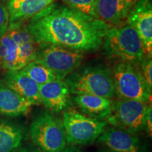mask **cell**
<instances>
[{"label":"cell","mask_w":152,"mask_h":152,"mask_svg":"<svg viewBox=\"0 0 152 152\" xmlns=\"http://www.w3.org/2000/svg\"><path fill=\"white\" fill-rule=\"evenodd\" d=\"M71 100L81 113L102 121L109 115L113 101L94 94H75Z\"/></svg>","instance_id":"obj_15"},{"label":"cell","mask_w":152,"mask_h":152,"mask_svg":"<svg viewBox=\"0 0 152 152\" xmlns=\"http://www.w3.org/2000/svg\"><path fill=\"white\" fill-rule=\"evenodd\" d=\"M102 47L109 58L131 63L138 67L146 57L140 36L127 22L111 26L106 32Z\"/></svg>","instance_id":"obj_2"},{"label":"cell","mask_w":152,"mask_h":152,"mask_svg":"<svg viewBox=\"0 0 152 152\" xmlns=\"http://www.w3.org/2000/svg\"><path fill=\"white\" fill-rule=\"evenodd\" d=\"M61 120L66 142L72 146L94 143L108 125L105 121L91 118L71 107L64 110Z\"/></svg>","instance_id":"obj_5"},{"label":"cell","mask_w":152,"mask_h":152,"mask_svg":"<svg viewBox=\"0 0 152 152\" xmlns=\"http://www.w3.org/2000/svg\"><path fill=\"white\" fill-rule=\"evenodd\" d=\"M67 7L94 18L97 0H62Z\"/></svg>","instance_id":"obj_19"},{"label":"cell","mask_w":152,"mask_h":152,"mask_svg":"<svg viewBox=\"0 0 152 152\" xmlns=\"http://www.w3.org/2000/svg\"><path fill=\"white\" fill-rule=\"evenodd\" d=\"M39 96L42 104L51 112L59 113L71 106V92L64 80H55L39 85Z\"/></svg>","instance_id":"obj_11"},{"label":"cell","mask_w":152,"mask_h":152,"mask_svg":"<svg viewBox=\"0 0 152 152\" xmlns=\"http://www.w3.org/2000/svg\"><path fill=\"white\" fill-rule=\"evenodd\" d=\"M18 152H44L36 146H28L23 148H20Z\"/></svg>","instance_id":"obj_23"},{"label":"cell","mask_w":152,"mask_h":152,"mask_svg":"<svg viewBox=\"0 0 152 152\" xmlns=\"http://www.w3.org/2000/svg\"><path fill=\"white\" fill-rule=\"evenodd\" d=\"M30 135L34 144L44 152H63L67 145L62 120L49 111L42 112L34 118Z\"/></svg>","instance_id":"obj_6"},{"label":"cell","mask_w":152,"mask_h":152,"mask_svg":"<svg viewBox=\"0 0 152 152\" xmlns=\"http://www.w3.org/2000/svg\"><path fill=\"white\" fill-rule=\"evenodd\" d=\"M151 105L150 104L148 107L147 115H146V120H145V128L144 130L147 132L148 136L150 138H151L152 136V111H151Z\"/></svg>","instance_id":"obj_22"},{"label":"cell","mask_w":152,"mask_h":152,"mask_svg":"<svg viewBox=\"0 0 152 152\" xmlns=\"http://www.w3.org/2000/svg\"><path fill=\"white\" fill-rule=\"evenodd\" d=\"M0 68H1V67H0Z\"/></svg>","instance_id":"obj_26"},{"label":"cell","mask_w":152,"mask_h":152,"mask_svg":"<svg viewBox=\"0 0 152 152\" xmlns=\"http://www.w3.org/2000/svg\"><path fill=\"white\" fill-rule=\"evenodd\" d=\"M63 152H83L82 150L77 147V146L69 145V147H66Z\"/></svg>","instance_id":"obj_24"},{"label":"cell","mask_w":152,"mask_h":152,"mask_svg":"<svg viewBox=\"0 0 152 152\" xmlns=\"http://www.w3.org/2000/svg\"><path fill=\"white\" fill-rule=\"evenodd\" d=\"M97 142L115 152H147L137 134L111 126L106 127Z\"/></svg>","instance_id":"obj_10"},{"label":"cell","mask_w":152,"mask_h":152,"mask_svg":"<svg viewBox=\"0 0 152 152\" xmlns=\"http://www.w3.org/2000/svg\"><path fill=\"white\" fill-rule=\"evenodd\" d=\"M137 0H97L95 17L110 26L127 18Z\"/></svg>","instance_id":"obj_12"},{"label":"cell","mask_w":152,"mask_h":152,"mask_svg":"<svg viewBox=\"0 0 152 152\" xmlns=\"http://www.w3.org/2000/svg\"><path fill=\"white\" fill-rule=\"evenodd\" d=\"M98 152H115V151H112V150L109 149H106L100 150V151H99Z\"/></svg>","instance_id":"obj_25"},{"label":"cell","mask_w":152,"mask_h":152,"mask_svg":"<svg viewBox=\"0 0 152 152\" xmlns=\"http://www.w3.org/2000/svg\"><path fill=\"white\" fill-rule=\"evenodd\" d=\"M73 94H94L114 99L115 97L111 69L104 64L78 67L64 80Z\"/></svg>","instance_id":"obj_3"},{"label":"cell","mask_w":152,"mask_h":152,"mask_svg":"<svg viewBox=\"0 0 152 152\" xmlns=\"http://www.w3.org/2000/svg\"><path fill=\"white\" fill-rule=\"evenodd\" d=\"M27 100L0 80V115L16 117L26 115L31 106Z\"/></svg>","instance_id":"obj_16"},{"label":"cell","mask_w":152,"mask_h":152,"mask_svg":"<svg viewBox=\"0 0 152 152\" xmlns=\"http://www.w3.org/2000/svg\"><path fill=\"white\" fill-rule=\"evenodd\" d=\"M56 0H7L9 23L25 22L48 8Z\"/></svg>","instance_id":"obj_14"},{"label":"cell","mask_w":152,"mask_h":152,"mask_svg":"<svg viewBox=\"0 0 152 152\" xmlns=\"http://www.w3.org/2000/svg\"><path fill=\"white\" fill-rule=\"evenodd\" d=\"M85 57V52L80 51L52 44H40L34 61L49 68L58 80H64L80 66Z\"/></svg>","instance_id":"obj_7"},{"label":"cell","mask_w":152,"mask_h":152,"mask_svg":"<svg viewBox=\"0 0 152 152\" xmlns=\"http://www.w3.org/2000/svg\"><path fill=\"white\" fill-rule=\"evenodd\" d=\"M2 80L33 106L42 104L39 85L20 70L7 71Z\"/></svg>","instance_id":"obj_13"},{"label":"cell","mask_w":152,"mask_h":152,"mask_svg":"<svg viewBox=\"0 0 152 152\" xmlns=\"http://www.w3.org/2000/svg\"><path fill=\"white\" fill-rule=\"evenodd\" d=\"M126 22L135 29L143 44L146 56L152 55V0H137Z\"/></svg>","instance_id":"obj_9"},{"label":"cell","mask_w":152,"mask_h":152,"mask_svg":"<svg viewBox=\"0 0 152 152\" xmlns=\"http://www.w3.org/2000/svg\"><path fill=\"white\" fill-rule=\"evenodd\" d=\"M9 25V17L7 7L0 1V37L7 33Z\"/></svg>","instance_id":"obj_21"},{"label":"cell","mask_w":152,"mask_h":152,"mask_svg":"<svg viewBox=\"0 0 152 152\" xmlns=\"http://www.w3.org/2000/svg\"><path fill=\"white\" fill-rule=\"evenodd\" d=\"M20 70L39 85L58 80L53 72L36 61L30 62Z\"/></svg>","instance_id":"obj_18"},{"label":"cell","mask_w":152,"mask_h":152,"mask_svg":"<svg viewBox=\"0 0 152 152\" xmlns=\"http://www.w3.org/2000/svg\"><path fill=\"white\" fill-rule=\"evenodd\" d=\"M25 135L22 126L10 121H0V152H18Z\"/></svg>","instance_id":"obj_17"},{"label":"cell","mask_w":152,"mask_h":152,"mask_svg":"<svg viewBox=\"0 0 152 152\" xmlns=\"http://www.w3.org/2000/svg\"><path fill=\"white\" fill-rule=\"evenodd\" d=\"M148 103L132 99H113L105 121L113 128L137 134L145 128Z\"/></svg>","instance_id":"obj_8"},{"label":"cell","mask_w":152,"mask_h":152,"mask_svg":"<svg viewBox=\"0 0 152 152\" xmlns=\"http://www.w3.org/2000/svg\"><path fill=\"white\" fill-rule=\"evenodd\" d=\"M110 69L118 99L137 100L144 103L151 102V87L138 66L124 61L115 60Z\"/></svg>","instance_id":"obj_4"},{"label":"cell","mask_w":152,"mask_h":152,"mask_svg":"<svg viewBox=\"0 0 152 152\" xmlns=\"http://www.w3.org/2000/svg\"><path fill=\"white\" fill-rule=\"evenodd\" d=\"M140 71L144 76V79L147 82L148 85L150 87H152V77H151V70H152V61L151 58L146 56L142 61L140 65L139 66Z\"/></svg>","instance_id":"obj_20"},{"label":"cell","mask_w":152,"mask_h":152,"mask_svg":"<svg viewBox=\"0 0 152 152\" xmlns=\"http://www.w3.org/2000/svg\"><path fill=\"white\" fill-rule=\"evenodd\" d=\"M26 25L37 45L52 44L83 52L99 50L111 27L67 6L54 4Z\"/></svg>","instance_id":"obj_1"}]
</instances>
